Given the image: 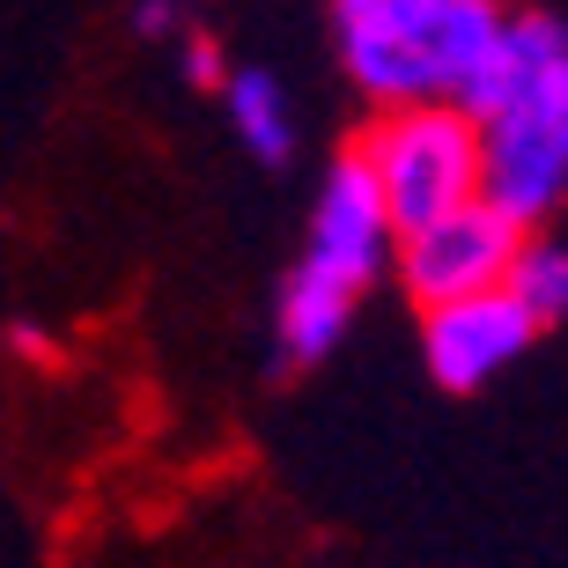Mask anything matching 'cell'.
Masks as SVG:
<instances>
[{
    "label": "cell",
    "mask_w": 568,
    "mask_h": 568,
    "mask_svg": "<svg viewBox=\"0 0 568 568\" xmlns=\"http://www.w3.org/2000/svg\"><path fill=\"white\" fill-rule=\"evenodd\" d=\"M458 104L480 119V200L547 230L568 200V22L509 8Z\"/></svg>",
    "instance_id": "cell-1"
},
{
    "label": "cell",
    "mask_w": 568,
    "mask_h": 568,
    "mask_svg": "<svg viewBox=\"0 0 568 568\" xmlns=\"http://www.w3.org/2000/svg\"><path fill=\"white\" fill-rule=\"evenodd\" d=\"M503 0H333L347 82L377 111L458 104L503 38Z\"/></svg>",
    "instance_id": "cell-2"
},
{
    "label": "cell",
    "mask_w": 568,
    "mask_h": 568,
    "mask_svg": "<svg viewBox=\"0 0 568 568\" xmlns=\"http://www.w3.org/2000/svg\"><path fill=\"white\" fill-rule=\"evenodd\" d=\"M355 155L384 192L392 230H422L436 214L480 200V119L465 104H392L362 126Z\"/></svg>",
    "instance_id": "cell-3"
},
{
    "label": "cell",
    "mask_w": 568,
    "mask_h": 568,
    "mask_svg": "<svg viewBox=\"0 0 568 568\" xmlns=\"http://www.w3.org/2000/svg\"><path fill=\"white\" fill-rule=\"evenodd\" d=\"M517 244H525L517 214H503L495 200H465V207H450V214H436V222L399 236L392 281L406 288L414 311H436V303H458V295L503 288L509 266H517Z\"/></svg>",
    "instance_id": "cell-4"
},
{
    "label": "cell",
    "mask_w": 568,
    "mask_h": 568,
    "mask_svg": "<svg viewBox=\"0 0 568 568\" xmlns=\"http://www.w3.org/2000/svg\"><path fill=\"white\" fill-rule=\"evenodd\" d=\"M392 252H399V230H392V214H384V192H377V178H369V163L347 148V155H333V170L317 178L311 230H303V258H295V266H311V274L339 281V288L369 295L392 274Z\"/></svg>",
    "instance_id": "cell-5"
},
{
    "label": "cell",
    "mask_w": 568,
    "mask_h": 568,
    "mask_svg": "<svg viewBox=\"0 0 568 568\" xmlns=\"http://www.w3.org/2000/svg\"><path fill=\"white\" fill-rule=\"evenodd\" d=\"M531 339H539V325H531V311L509 288H480V295H458V303L422 311V362L443 392H480V384H495Z\"/></svg>",
    "instance_id": "cell-6"
},
{
    "label": "cell",
    "mask_w": 568,
    "mask_h": 568,
    "mask_svg": "<svg viewBox=\"0 0 568 568\" xmlns=\"http://www.w3.org/2000/svg\"><path fill=\"white\" fill-rule=\"evenodd\" d=\"M355 288H339V281L311 274V266H295L274 295V369H317V362L333 355L347 325H355Z\"/></svg>",
    "instance_id": "cell-7"
},
{
    "label": "cell",
    "mask_w": 568,
    "mask_h": 568,
    "mask_svg": "<svg viewBox=\"0 0 568 568\" xmlns=\"http://www.w3.org/2000/svg\"><path fill=\"white\" fill-rule=\"evenodd\" d=\"M214 97H222L230 133H236V148H244L252 163L281 170L295 155V104H288V89H281L274 67H230V82L214 89Z\"/></svg>",
    "instance_id": "cell-8"
},
{
    "label": "cell",
    "mask_w": 568,
    "mask_h": 568,
    "mask_svg": "<svg viewBox=\"0 0 568 568\" xmlns=\"http://www.w3.org/2000/svg\"><path fill=\"white\" fill-rule=\"evenodd\" d=\"M503 288L531 311V325H539V333L568 325V236L525 230V244H517V266H509Z\"/></svg>",
    "instance_id": "cell-9"
},
{
    "label": "cell",
    "mask_w": 568,
    "mask_h": 568,
    "mask_svg": "<svg viewBox=\"0 0 568 568\" xmlns=\"http://www.w3.org/2000/svg\"><path fill=\"white\" fill-rule=\"evenodd\" d=\"M178 74H185L192 89H207V97H214V89L230 82V60H222V44H214L207 30H185V38H178Z\"/></svg>",
    "instance_id": "cell-10"
},
{
    "label": "cell",
    "mask_w": 568,
    "mask_h": 568,
    "mask_svg": "<svg viewBox=\"0 0 568 568\" xmlns=\"http://www.w3.org/2000/svg\"><path fill=\"white\" fill-rule=\"evenodd\" d=\"M133 38H185V0H133Z\"/></svg>",
    "instance_id": "cell-11"
}]
</instances>
